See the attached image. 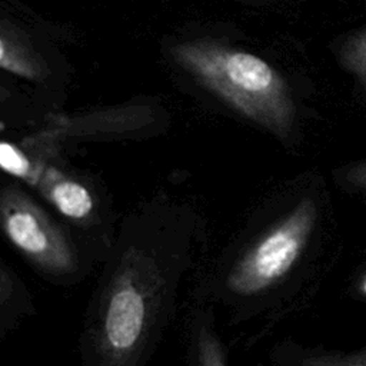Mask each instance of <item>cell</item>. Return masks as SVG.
Wrapping results in <instances>:
<instances>
[{"label":"cell","instance_id":"cell-1","mask_svg":"<svg viewBox=\"0 0 366 366\" xmlns=\"http://www.w3.org/2000/svg\"><path fill=\"white\" fill-rule=\"evenodd\" d=\"M186 247L130 240L102 272L80 336L81 366H147L190 270Z\"/></svg>","mask_w":366,"mask_h":366},{"label":"cell","instance_id":"cell-2","mask_svg":"<svg viewBox=\"0 0 366 366\" xmlns=\"http://www.w3.org/2000/svg\"><path fill=\"white\" fill-rule=\"evenodd\" d=\"M170 54L200 86L244 119L280 140L290 137L296 104L285 77L266 60L210 39L179 41Z\"/></svg>","mask_w":366,"mask_h":366},{"label":"cell","instance_id":"cell-3","mask_svg":"<svg viewBox=\"0 0 366 366\" xmlns=\"http://www.w3.org/2000/svg\"><path fill=\"white\" fill-rule=\"evenodd\" d=\"M317 219L316 203L305 197L247 243L219 276V295L234 306L269 297L302 259Z\"/></svg>","mask_w":366,"mask_h":366},{"label":"cell","instance_id":"cell-4","mask_svg":"<svg viewBox=\"0 0 366 366\" xmlns=\"http://www.w3.org/2000/svg\"><path fill=\"white\" fill-rule=\"evenodd\" d=\"M0 222L10 244L49 282L73 286L89 273L67 232L17 184L1 190Z\"/></svg>","mask_w":366,"mask_h":366},{"label":"cell","instance_id":"cell-5","mask_svg":"<svg viewBox=\"0 0 366 366\" xmlns=\"http://www.w3.org/2000/svg\"><path fill=\"white\" fill-rule=\"evenodd\" d=\"M44 199L66 219L86 226L94 216L96 203L90 190L61 172L46 167L36 184Z\"/></svg>","mask_w":366,"mask_h":366},{"label":"cell","instance_id":"cell-6","mask_svg":"<svg viewBox=\"0 0 366 366\" xmlns=\"http://www.w3.org/2000/svg\"><path fill=\"white\" fill-rule=\"evenodd\" d=\"M0 66L3 70L31 81H41L47 76L46 63L24 31L6 20L0 26Z\"/></svg>","mask_w":366,"mask_h":366},{"label":"cell","instance_id":"cell-7","mask_svg":"<svg viewBox=\"0 0 366 366\" xmlns=\"http://www.w3.org/2000/svg\"><path fill=\"white\" fill-rule=\"evenodd\" d=\"M34 313V305L17 273L0 262V337L3 339L26 315Z\"/></svg>","mask_w":366,"mask_h":366},{"label":"cell","instance_id":"cell-8","mask_svg":"<svg viewBox=\"0 0 366 366\" xmlns=\"http://www.w3.org/2000/svg\"><path fill=\"white\" fill-rule=\"evenodd\" d=\"M192 366H227L226 350L213 326V315L199 312L192 326Z\"/></svg>","mask_w":366,"mask_h":366},{"label":"cell","instance_id":"cell-9","mask_svg":"<svg viewBox=\"0 0 366 366\" xmlns=\"http://www.w3.org/2000/svg\"><path fill=\"white\" fill-rule=\"evenodd\" d=\"M285 366H366V349L355 353L303 350L293 355H279Z\"/></svg>","mask_w":366,"mask_h":366},{"label":"cell","instance_id":"cell-10","mask_svg":"<svg viewBox=\"0 0 366 366\" xmlns=\"http://www.w3.org/2000/svg\"><path fill=\"white\" fill-rule=\"evenodd\" d=\"M339 61L366 90V29L349 34L339 46Z\"/></svg>","mask_w":366,"mask_h":366},{"label":"cell","instance_id":"cell-11","mask_svg":"<svg viewBox=\"0 0 366 366\" xmlns=\"http://www.w3.org/2000/svg\"><path fill=\"white\" fill-rule=\"evenodd\" d=\"M0 164L9 174L20 177L33 186L37 184L44 170L36 167L20 147L9 142H1L0 144Z\"/></svg>","mask_w":366,"mask_h":366},{"label":"cell","instance_id":"cell-12","mask_svg":"<svg viewBox=\"0 0 366 366\" xmlns=\"http://www.w3.org/2000/svg\"><path fill=\"white\" fill-rule=\"evenodd\" d=\"M342 179L352 187L366 190V160L352 163L342 172Z\"/></svg>","mask_w":366,"mask_h":366},{"label":"cell","instance_id":"cell-13","mask_svg":"<svg viewBox=\"0 0 366 366\" xmlns=\"http://www.w3.org/2000/svg\"><path fill=\"white\" fill-rule=\"evenodd\" d=\"M360 290H362V293L366 296V277L362 280V285H360Z\"/></svg>","mask_w":366,"mask_h":366}]
</instances>
